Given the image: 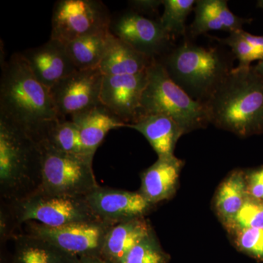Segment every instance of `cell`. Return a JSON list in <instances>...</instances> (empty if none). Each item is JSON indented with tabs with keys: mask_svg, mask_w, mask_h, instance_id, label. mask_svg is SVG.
<instances>
[{
	"mask_svg": "<svg viewBox=\"0 0 263 263\" xmlns=\"http://www.w3.org/2000/svg\"><path fill=\"white\" fill-rule=\"evenodd\" d=\"M0 118L25 132L40 143L50 128L61 120L50 89L33 75L20 53L2 67Z\"/></svg>",
	"mask_w": 263,
	"mask_h": 263,
	"instance_id": "cell-1",
	"label": "cell"
},
{
	"mask_svg": "<svg viewBox=\"0 0 263 263\" xmlns=\"http://www.w3.org/2000/svg\"><path fill=\"white\" fill-rule=\"evenodd\" d=\"M203 105L219 129L243 138L263 134V79L253 66L234 67Z\"/></svg>",
	"mask_w": 263,
	"mask_h": 263,
	"instance_id": "cell-2",
	"label": "cell"
},
{
	"mask_svg": "<svg viewBox=\"0 0 263 263\" xmlns=\"http://www.w3.org/2000/svg\"><path fill=\"white\" fill-rule=\"evenodd\" d=\"M235 59L221 48L198 46L186 37L157 61L175 84L203 105L234 68Z\"/></svg>",
	"mask_w": 263,
	"mask_h": 263,
	"instance_id": "cell-3",
	"label": "cell"
},
{
	"mask_svg": "<svg viewBox=\"0 0 263 263\" xmlns=\"http://www.w3.org/2000/svg\"><path fill=\"white\" fill-rule=\"evenodd\" d=\"M42 183L39 143L0 118V195L10 203L36 193Z\"/></svg>",
	"mask_w": 263,
	"mask_h": 263,
	"instance_id": "cell-4",
	"label": "cell"
},
{
	"mask_svg": "<svg viewBox=\"0 0 263 263\" xmlns=\"http://www.w3.org/2000/svg\"><path fill=\"white\" fill-rule=\"evenodd\" d=\"M152 114L172 118L185 134L210 124L204 105L175 84L157 60L148 70V83L142 95L138 119Z\"/></svg>",
	"mask_w": 263,
	"mask_h": 263,
	"instance_id": "cell-5",
	"label": "cell"
},
{
	"mask_svg": "<svg viewBox=\"0 0 263 263\" xmlns=\"http://www.w3.org/2000/svg\"><path fill=\"white\" fill-rule=\"evenodd\" d=\"M15 229L34 221L49 228L100 220L91 212L85 197L36 193L10 203L1 202Z\"/></svg>",
	"mask_w": 263,
	"mask_h": 263,
	"instance_id": "cell-6",
	"label": "cell"
},
{
	"mask_svg": "<svg viewBox=\"0 0 263 263\" xmlns=\"http://www.w3.org/2000/svg\"><path fill=\"white\" fill-rule=\"evenodd\" d=\"M38 143L42 155V183L38 191L86 197L100 186L93 171L92 157L60 152L46 141Z\"/></svg>",
	"mask_w": 263,
	"mask_h": 263,
	"instance_id": "cell-7",
	"label": "cell"
},
{
	"mask_svg": "<svg viewBox=\"0 0 263 263\" xmlns=\"http://www.w3.org/2000/svg\"><path fill=\"white\" fill-rule=\"evenodd\" d=\"M112 15L98 0H60L52 15L51 39L64 44L110 30Z\"/></svg>",
	"mask_w": 263,
	"mask_h": 263,
	"instance_id": "cell-8",
	"label": "cell"
},
{
	"mask_svg": "<svg viewBox=\"0 0 263 263\" xmlns=\"http://www.w3.org/2000/svg\"><path fill=\"white\" fill-rule=\"evenodd\" d=\"M25 233L47 240L76 257H101L105 238L114 224L101 220L49 228L36 221L25 223Z\"/></svg>",
	"mask_w": 263,
	"mask_h": 263,
	"instance_id": "cell-9",
	"label": "cell"
},
{
	"mask_svg": "<svg viewBox=\"0 0 263 263\" xmlns=\"http://www.w3.org/2000/svg\"><path fill=\"white\" fill-rule=\"evenodd\" d=\"M110 31L142 54L157 60L174 46V38L166 32L160 18H153L128 9L112 15Z\"/></svg>",
	"mask_w": 263,
	"mask_h": 263,
	"instance_id": "cell-10",
	"label": "cell"
},
{
	"mask_svg": "<svg viewBox=\"0 0 263 263\" xmlns=\"http://www.w3.org/2000/svg\"><path fill=\"white\" fill-rule=\"evenodd\" d=\"M103 77L99 68L78 70L55 84L50 93L59 116L65 119L101 105Z\"/></svg>",
	"mask_w": 263,
	"mask_h": 263,
	"instance_id": "cell-11",
	"label": "cell"
},
{
	"mask_svg": "<svg viewBox=\"0 0 263 263\" xmlns=\"http://www.w3.org/2000/svg\"><path fill=\"white\" fill-rule=\"evenodd\" d=\"M91 212L100 220L112 224L145 217L155 205L139 191L99 186L85 197Z\"/></svg>",
	"mask_w": 263,
	"mask_h": 263,
	"instance_id": "cell-12",
	"label": "cell"
},
{
	"mask_svg": "<svg viewBox=\"0 0 263 263\" xmlns=\"http://www.w3.org/2000/svg\"><path fill=\"white\" fill-rule=\"evenodd\" d=\"M147 83L148 70L136 75L104 76L100 103L127 126L133 124L139 117Z\"/></svg>",
	"mask_w": 263,
	"mask_h": 263,
	"instance_id": "cell-13",
	"label": "cell"
},
{
	"mask_svg": "<svg viewBox=\"0 0 263 263\" xmlns=\"http://www.w3.org/2000/svg\"><path fill=\"white\" fill-rule=\"evenodd\" d=\"M20 54L33 75L48 89L78 70L71 61L65 44L57 40L50 38L42 46L26 50Z\"/></svg>",
	"mask_w": 263,
	"mask_h": 263,
	"instance_id": "cell-14",
	"label": "cell"
},
{
	"mask_svg": "<svg viewBox=\"0 0 263 263\" xmlns=\"http://www.w3.org/2000/svg\"><path fill=\"white\" fill-rule=\"evenodd\" d=\"M184 162L177 157H158L155 163L141 174L139 192L150 203L156 205L174 197Z\"/></svg>",
	"mask_w": 263,
	"mask_h": 263,
	"instance_id": "cell-15",
	"label": "cell"
},
{
	"mask_svg": "<svg viewBox=\"0 0 263 263\" xmlns=\"http://www.w3.org/2000/svg\"><path fill=\"white\" fill-rule=\"evenodd\" d=\"M194 11L195 19L189 31L192 37L211 31L236 32L242 30L245 24L252 22V19L241 18L232 13L226 0H197Z\"/></svg>",
	"mask_w": 263,
	"mask_h": 263,
	"instance_id": "cell-16",
	"label": "cell"
},
{
	"mask_svg": "<svg viewBox=\"0 0 263 263\" xmlns=\"http://www.w3.org/2000/svg\"><path fill=\"white\" fill-rule=\"evenodd\" d=\"M70 120L77 126L85 152L92 157L109 131L127 127V124L102 104L72 116Z\"/></svg>",
	"mask_w": 263,
	"mask_h": 263,
	"instance_id": "cell-17",
	"label": "cell"
},
{
	"mask_svg": "<svg viewBox=\"0 0 263 263\" xmlns=\"http://www.w3.org/2000/svg\"><path fill=\"white\" fill-rule=\"evenodd\" d=\"M127 127L141 133L158 157L174 156L175 147L184 131L172 118L163 114L141 117Z\"/></svg>",
	"mask_w": 263,
	"mask_h": 263,
	"instance_id": "cell-18",
	"label": "cell"
},
{
	"mask_svg": "<svg viewBox=\"0 0 263 263\" xmlns=\"http://www.w3.org/2000/svg\"><path fill=\"white\" fill-rule=\"evenodd\" d=\"M153 230L145 217L114 224L109 230L101 257L113 263H124L131 249Z\"/></svg>",
	"mask_w": 263,
	"mask_h": 263,
	"instance_id": "cell-19",
	"label": "cell"
},
{
	"mask_svg": "<svg viewBox=\"0 0 263 263\" xmlns=\"http://www.w3.org/2000/svg\"><path fill=\"white\" fill-rule=\"evenodd\" d=\"M155 61L113 34L98 68L104 76L136 75L148 70Z\"/></svg>",
	"mask_w": 263,
	"mask_h": 263,
	"instance_id": "cell-20",
	"label": "cell"
},
{
	"mask_svg": "<svg viewBox=\"0 0 263 263\" xmlns=\"http://www.w3.org/2000/svg\"><path fill=\"white\" fill-rule=\"evenodd\" d=\"M13 240L12 263H79V257L25 232H22Z\"/></svg>",
	"mask_w": 263,
	"mask_h": 263,
	"instance_id": "cell-21",
	"label": "cell"
},
{
	"mask_svg": "<svg viewBox=\"0 0 263 263\" xmlns=\"http://www.w3.org/2000/svg\"><path fill=\"white\" fill-rule=\"evenodd\" d=\"M248 197L247 174L233 171L219 185L214 197V210L224 227L234 219Z\"/></svg>",
	"mask_w": 263,
	"mask_h": 263,
	"instance_id": "cell-22",
	"label": "cell"
},
{
	"mask_svg": "<svg viewBox=\"0 0 263 263\" xmlns=\"http://www.w3.org/2000/svg\"><path fill=\"white\" fill-rule=\"evenodd\" d=\"M110 30L90 34L66 44L71 61L77 70L98 68L112 37Z\"/></svg>",
	"mask_w": 263,
	"mask_h": 263,
	"instance_id": "cell-23",
	"label": "cell"
},
{
	"mask_svg": "<svg viewBox=\"0 0 263 263\" xmlns=\"http://www.w3.org/2000/svg\"><path fill=\"white\" fill-rule=\"evenodd\" d=\"M43 141H47L53 148L65 153L87 155L81 143L77 126L72 120L63 119L55 123Z\"/></svg>",
	"mask_w": 263,
	"mask_h": 263,
	"instance_id": "cell-24",
	"label": "cell"
},
{
	"mask_svg": "<svg viewBox=\"0 0 263 263\" xmlns=\"http://www.w3.org/2000/svg\"><path fill=\"white\" fill-rule=\"evenodd\" d=\"M195 4V0H162L164 12L160 16V23L174 39L186 35L185 22Z\"/></svg>",
	"mask_w": 263,
	"mask_h": 263,
	"instance_id": "cell-25",
	"label": "cell"
},
{
	"mask_svg": "<svg viewBox=\"0 0 263 263\" xmlns=\"http://www.w3.org/2000/svg\"><path fill=\"white\" fill-rule=\"evenodd\" d=\"M170 259L153 230L131 249L124 263H168Z\"/></svg>",
	"mask_w": 263,
	"mask_h": 263,
	"instance_id": "cell-26",
	"label": "cell"
},
{
	"mask_svg": "<svg viewBox=\"0 0 263 263\" xmlns=\"http://www.w3.org/2000/svg\"><path fill=\"white\" fill-rule=\"evenodd\" d=\"M229 233L233 245L240 252L263 262V229L235 230Z\"/></svg>",
	"mask_w": 263,
	"mask_h": 263,
	"instance_id": "cell-27",
	"label": "cell"
},
{
	"mask_svg": "<svg viewBox=\"0 0 263 263\" xmlns=\"http://www.w3.org/2000/svg\"><path fill=\"white\" fill-rule=\"evenodd\" d=\"M226 228L228 232L248 228L263 229V202L248 197L234 219Z\"/></svg>",
	"mask_w": 263,
	"mask_h": 263,
	"instance_id": "cell-28",
	"label": "cell"
},
{
	"mask_svg": "<svg viewBox=\"0 0 263 263\" xmlns=\"http://www.w3.org/2000/svg\"><path fill=\"white\" fill-rule=\"evenodd\" d=\"M243 30L230 33V35L224 39L214 38L221 44L229 46L233 56L239 62V67H247L251 66L252 62L259 61V57L254 48L243 37Z\"/></svg>",
	"mask_w": 263,
	"mask_h": 263,
	"instance_id": "cell-29",
	"label": "cell"
},
{
	"mask_svg": "<svg viewBox=\"0 0 263 263\" xmlns=\"http://www.w3.org/2000/svg\"><path fill=\"white\" fill-rule=\"evenodd\" d=\"M247 182L248 196L263 202V167L247 173Z\"/></svg>",
	"mask_w": 263,
	"mask_h": 263,
	"instance_id": "cell-30",
	"label": "cell"
},
{
	"mask_svg": "<svg viewBox=\"0 0 263 263\" xmlns=\"http://www.w3.org/2000/svg\"><path fill=\"white\" fill-rule=\"evenodd\" d=\"M161 5H162V1H156V0L132 1L130 8L142 14L159 18L160 16L158 14V8Z\"/></svg>",
	"mask_w": 263,
	"mask_h": 263,
	"instance_id": "cell-31",
	"label": "cell"
},
{
	"mask_svg": "<svg viewBox=\"0 0 263 263\" xmlns=\"http://www.w3.org/2000/svg\"><path fill=\"white\" fill-rule=\"evenodd\" d=\"M243 35L257 52L259 62L263 60V36L253 35L243 30Z\"/></svg>",
	"mask_w": 263,
	"mask_h": 263,
	"instance_id": "cell-32",
	"label": "cell"
},
{
	"mask_svg": "<svg viewBox=\"0 0 263 263\" xmlns=\"http://www.w3.org/2000/svg\"><path fill=\"white\" fill-rule=\"evenodd\" d=\"M79 263H113L103 257H83L79 258Z\"/></svg>",
	"mask_w": 263,
	"mask_h": 263,
	"instance_id": "cell-33",
	"label": "cell"
},
{
	"mask_svg": "<svg viewBox=\"0 0 263 263\" xmlns=\"http://www.w3.org/2000/svg\"><path fill=\"white\" fill-rule=\"evenodd\" d=\"M254 70L263 79V60L259 61L257 65L254 66Z\"/></svg>",
	"mask_w": 263,
	"mask_h": 263,
	"instance_id": "cell-34",
	"label": "cell"
},
{
	"mask_svg": "<svg viewBox=\"0 0 263 263\" xmlns=\"http://www.w3.org/2000/svg\"><path fill=\"white\" fill-rule=\"evenodd\" d=\"M257 7L262 8L263 10V0H259V1L257 2Z\"/></svg>",
	"mask_w": 263,
	"mask_h": 263,
	"instance_id": "cell-35",
	"label": "cell"
}]
</instances>
